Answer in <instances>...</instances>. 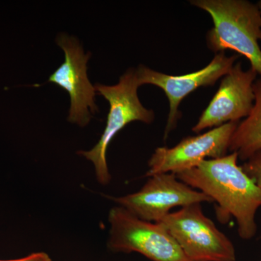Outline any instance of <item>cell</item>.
<instances>
[{
    "instance_id": "1",
    "label": "cell",
    "mask_w": 261,
    "mask_h": 261,
    "mask_svg": "<svg viewBox=\"0 0 261 261\" xmlns=\"http://www.w3.org/2000/svg\"><path fill=\"white\" fill-rule=\"evenodd\" d=\"M236 152L207 159L197 167L176 174L188 186L216 202V218L223 224L233 218L239 236L251 240L257 231L255 216L261 207V190L238 165Z\"/></svg>"
},
{
    "instance_id": "2",
    "label": "cell",
    "mask_w": 261,
    "mask_h": 261,
    "mask_svg": "<svg viewBox=\"0 0 261 261\" xmlns=\"http://www.w3.org/2000/svg\"><path fill=\"white\" fill-rule=\"evenodd\" d=\"M190 3L212 18L214 27L206 37L209 49L216 53L236 51L261 75V13L256 4L246 0H192Z\"/></svg>"
},
{
    "instance_id": "3",
    "label": "cell",
    "mask_w": 261,
    "mask_h": 261,
    "mask_svg": "<svg viewBox=\"0 0 261 261\" xmlns=\"http://www.w3.org/2000/svg\"><path fill=\"white\" fill-rule=\"evenodd\" d=\"M140 87L136 70L128 69L121 75L116 85L96 84V91L109 102L110 109L106 128L97 144L88 151H81V155L93 163L96 176L99 184L108 185L111 179L106 159L108 146L117 134L130 122L142 121L151 123L154 119V112L142 106L137 94Z\"/></svg>"
},
{
    "instance_id": "4",
    "label": "cell",
    "mask_w": 261,
    "mask_h": 261,
    "mask_svg": "<svg viewBox=\"0 0 261 261\" xmlns=\"http://www.w3.org/2000/svg\"><path fill=\"white\" fill-rule=\"evenodd\" d=\"M108 247L117 252H138L152 261H191L161 223L139 219L121 206L110 211Z\"/></svg>"
},
{
    "instance_id": "5",
    "label": "cell",
    "mask_w": 261,
    "mask_h": 261,
    "mask_svg": "<svg viewBox=\"0 0 261 261\" xmlns=\"http://www.w3.org/2000/svg\"><path fill=\"white\" fill-rule=\"evenodd\" d=\"M191 261H235L231 240L205 216L201 204L185 206L160 222Z\"/></svg>"
},
{
    "instance_id": "6",
    "label": "cell",
    "mask_w": 261,
    "mask_h": 261,
    "mask_svg": "<svg viewBox=\"0 0 261 261\" xmlns=\"http://www.w3.org/2000/svg\"><path fill=\"white\" fill-rule=\"evenodd\" d=\"M110 198L139 219L154 223L160 222L174 207L213 202L208 196L188 186L171 173L149 176L138 192Z\"/></svg>"
},
{
    "instance_id": "7",
    "label": "cell",
    "mask_w": 261,
    "mask_h": 261,
    "mask_svg": "<svg viewBox=\"0 0 261 261\" xmlns=\"http://www.w3.org/2000/svg\"><path fill=\"white\" fill-rule=\"evenodd\" d=\"M238 124L239 122H229L201 135L186 137L171 148L158 147L149 160L146 176L166 173L177 174L197 167L207 159L224 157L227 154Z\"/></svg>"
},
{
    "instance_id": "8",
    "label": "cell",
    "mask_w": 261,
    "mask_h": 261,
    "mask_svg": "<svg viewBox=\"0 0 261 261\" xmlns=\"http://www.w3.org/2000/svg\"><path fill=\"white\" fill-rule=\"evenodd\" d=\"M238 58L239 56H226L225 51L219 53L202 69L179 75L166 74L145 65L138 67L136 70V75L140 86L151 84L159 87L163 89L169 102L165 140L176 128L178 119L181 118L178 108L182 100L200 87L214 85L218 80L229 73Z\"/></svg>"
},
{
    "instance_id": "9",
    "label": "cell",
    "mask_w": 261,
    "mask_h": 261,
    "mask_svg": "<svg viewBox=\"0 0 261 261\" xmlns=\"http://www.w3.org/2000/svg\"><path fill=\"white\" fill-rule=\"evenodd\" d=\"M57 43L64 51L65 61L49 76L48 82L60 86L69 94L68 121L81 126L88 124L91 113L98 111L95 105L96 89L87 76V62L90 53L85 54L75 38L62 34Z\"/></svg>"
},
{
    "instance_id": "10",
    "label": "cell",
    "mask_w": 261,
    "mask_h": 261,
    "mask_svg": "<svg viewBox=\"0 0 261 261\" xmlns=\"http://www.w3.org/2000/svg\"><path fill=\"white\" fill-rule=\"evenodd\" d=\"M257 75L251 68L243 70L241 62L234 64L229 73L223 77L219 88L192 130L200 133L207 128L247 118L255 102L253 84Z\"/></svg>"
},
{
    "instance_id": "11",
    "label": "cell",
    "mask_w": 261,
    "mask_h": 261,
    "mask_svg": "<svg viewBox=\"0 0 261 261\" xmlns=\"http://www.w3.org/2000/svg\"><path fill=\"white\" fill-rule=\"evenodd\" d=\"M253 91L255 102L251 112L239 123L228 149L244 161L261 149V77L254 82Z\"/></svg>"
},
{
    "instance_id": "12",
    "label": "cell",
    "mask_w": 261,
    "mask_h": 261,
    "mask_svg": "<svg viewBox=\"0 0 261 261\" xmlns=\"http://www.w3.org/2000/svg\"><path fill=\"white\" fill-rule=\"evenodd\" d=\"M242 168L261 190V149L245 161Z\"/></svg>"
},
{
    "instance_id": "13",
    "label": "cell",
    "mask_w": 261,
    "mask_h": 261,
    "mask_svg": "<svg viewBox=\"0 0 261 261\" xmlns=\"http://www.w3.org/2000/svg\"><path fill=\"white\" fill-rule=\"evenodd\" d=\"M0 261H53L51 257L45 252H34L27 256L21 257V258L15 259V260H8Z\"/></svg>"
},
{
    "instance_id": "14",
    "label": "cell",
    "mask_w": 261,
    "mask_h": 261,
    "mask_svg": "<svg viewBox=\"0 0 261 261\" xmlns=\"http://www.w3.org/2000/svg\"><path fill=\"white\" fill-rule=\"evenodd\" d=\"M256 5L257 8H258L259 10H260L261 13V0H260V1L257 2V3H256Z\"/></svg>"
},
{
    "instance_id": "15",
    "label": "cell",
    "mask_w": 261,
    "mask_h": 261,
    "mask_svg": "<svg viewBox=\"0 0 261 261\" xmlns=\"http://www.w3.org/2000/svg\"><path fill=\"white\" fill-rule=\"evenodd\" d=\"M260 42H261V39H260Z\"/></svg>"
}]
</instances>
